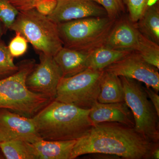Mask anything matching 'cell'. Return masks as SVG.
<instances>
[{
    "mask_svg": "<svg viewBox=\"0 0 159 159\" xmlns=\"http://www.w3.org/2000/svg\"><path fill=\"white\" fill-rule=\"evenodd\" d=\"M104 70L88 68L68 77H62L57 86L55 100L85 109L97 102Z\"/></svg>",
    "mask_w": 159,
    "mask_h": 159,
    "instance_id": "52a82bcc",
    "label": "cell"
},
{
    "mask_svg": "<svg viewBox=\"0 0 159 159\" xmlns=\"http://www.w3.org/2000/svg\"><path fill=\"white\" fill-rule=\"evenodd\" d=\"M135 51L146 62L159 69V44L144 36L139 31Z\"/></svg>",
    "mask_w": 159,
    "mask_h": 159,
    "instance_id": "ffe728a7",
    "label": "cell"
},
{
    "mask_svg": "<svg viewBox=\"0 0 159 159\" xmlns=\"http://www.w3.org/2000/svg\"><path fill=\"white\" fill-rule=\"evenodd\" d=\"M41 140L32 118L0 109V142L20 140L34 143Z\"/></svg>",
    "mask_w": 159,
    "mask_h": 159,
    "instance_id": "30bf717a",
    "label": "cell"
},
{
    "mask_svg": "<svg viewBox=\"0 0 159 159\" xmlns=\"http://www.w3.org/2000/svg\"><path fill=\"white\" fill-rule=\"evenodd\" d=\"M139 31L129 18L117 19L111 29L103 45L120 51H134Z\"/></svg>",
    "mask_w": 159,
    "mask_h": 159,
    "instance_id": "4fadbf2b",
    "label": "cell"
},
{
    "mask_svg": "<svg viewBox=\"0 0 159 159\" xmlns=\"http://www.w3.org/2000/svg\"><path fill=\"white\" fill-rule=\"evenodd\" d=\"M116 20L107 16L86 18L57 24V29L63 47L90 52L104 44Z\"/></svg>",
    "mask_w": 159,
    "mask_h": 159,
    "instance_id": "277c9868",
    "label": "cell"
},
{
    "mask_svg": "<svg viewBox=\"0 0 159 159\" xmlns=\"http://www.w3.org/2000/svg\"><path fill=\"white\" fill-rule=\"evenodd\" d=\"M105 9L111 19L117 20L125 10L122 0H93Z\"/></svg>",
    "mask_w": 159,
    "mask_h": 159,
    "instance_id": "cb8c5ba5",
    "label": "cell"
},
{
    "mask_svg": "<svg viewBox=\"0 0 159 159\" xmlns=\"http://www.w3.org/2000/svg\"><path fill=\"white\" fill-rule=\"evenodd\" d=\"M89 54V52L63 47L53 57L61 71L62 77H68L88 68Z\"/></svg>",
    "mask_w": 159,
    "mask_h": 159,
    "instance_id": "5bb4252c",
    "label": "cell"
},
{
    "mask_svg": "<svg viewBox=\"0 0 159 159\" xmlns=\"http://www.w3.org/2000/svg\"><path fill=\"white\" fill-rule=\"evenodd\" d=\"M39 55L40 62L35 64L28 75L26 86L31 92L54 100L62 74L53 56L42 53Z\"/></svg>",
    "mask_w": 159,
    "mask_h": 159,
    "instance_id": "ba28073f",
    "label": "cell"
},
{
    "mask_svg": "<svg viewBox=\"0 0 159 159\" xmlns=\"http://www.w3.org/2000/svg\"><path fill=\"white\" fill-rule=\"evenodd\" d=\"M20 11L8 0H0V21L10 29Z\"/></svg>",
    "mask_w": 159,
    "mask_h": 159,
    "instance_id": "603a6c76",
    "label": "cell"
},
{
    "mask_svg": "<svg viewBox=\"0 0 159 159\" xmlns=\"http://www.w3.org/2000/svg\"><path fill=\"white\" fill-rule=\"evenodd\" d=\"M134 25L141 34L159 44L158 3L157 2L148 6L141 18Z\"/></svg>",
    "mask_w": 159,
    "mask_h": 159,
    "instance_id": "ac0fdd59",
    "label": "cell"
},
{
    "mask_svg": "<svg viewBox=\"0 0 159 159\" xmlns=\"http://www.w3.org/2000/svg\"><path fill=\"white\" fill-rule=\"evenodd\" d=\"M151 0H122L129 12V18L135 23L142 16L150 6Z\"/></svg>",
    "mask_w": 159,
    "mask_h": 159,
    "instance_id": "7402d4cb",
    "label": "cell"
},
{
    "mask_svg": "<svg viewBox=\"0 0 159 159\" xmlns=\"http://www.w3.org/2000/svg\"><path fill=\"white\" fill-rule=\"evenodd\" d=\"M119 77L123 85L125 102L133 116L135 129L150 141L159 143V116L143 86L135 80Z\"/></svg>",
    "mask_w": 159,
    "mask_h": 159,
    "instance_id": "8992f818",
    "label": "cell"
},
{
    "mask_svg": "<svg viewBox=\"0 0 159 159\" xmlns=\"http://www.w3.org/2000/svg\"><path fill=\"white\" fill-rule=\"evenodd\" d=\"M10 30L21 34L39 54L54 57L63 47L57 24L34 8L20 11Z\"/></svg>",
    "mask_w": 159,
    "mask_h": 159,
    "instance_id": "5b68a950",
    "label": "cell"
},
{
    "mask_svg": "<svg viewBox=\"0 0 159 159\" xmlns=\"http://www.w3.org/2000/svg\"><path fill=\"white\" fill-rule=\"evenodd\" d=\"M107 16L104 8L93 0H57L56 8L48 17L57 24L86 18Z\"/></svg>",
    "mask_w": 159,
    "mask_h": 159,
    "instance_id": "8fae6325",
    "label": "cell"
},
{
    "mask_svg": "<svg viewBox=\"0 0 159 159\" xmlns=\"http://www.w3.org/2000/svg\"><path fill=\"white\" fill-rule=\"evenodd\" d=\"M5 159V157L3 155V153H2L1 151V149H0V159Z\"/></svg>",
    "mask_w": 159,
    "mask_h": 159,
    "instance_id": "f546056e",
    "label": "cell"
},
{
    "mask_svg": "<svg viewBox=\"0 0 159 159\" xmlns=\"http://www.w3.org/2000/svg\"><path fill=\"white\" fill-rule=\"evenodd\" d=\"M19 11L34 9L37 0H8Z\"/></svg>",
    "mask_w": 159,
    "mask_h": 159,
    "instance_id": "4316f807",
    "label": "cell"
},
{
    "mask_svg": "<svg viewBox=\"0 0 159 159\" xmlns=\"http://www.w3.org/2000/svg\"><path fill=\"white\" fill-rule=\"evenodd\" d=\"M35 65L34 60L23 61L18 65L17 72L0 80V109L32 118L52 100L31 92L26 86V78Z\"/></svg>",
    "mask_w": 159,
    "mask_h": 159,
    "instance_id": "3957f363",
    "label": "cell"
},
{
    "mask_svg": "<svg viewBox=\"0 0 159 159\" xmlns=\"http://www.w3.org/2000/svg\"><path fill=\"white\" fill-rule=\"evenodd\" d=\"M77 140H40L31 143L38 159H70L71 152Z\"/></svg>",
    "mask_w": 159,
    "mask_h": 159,
    "instance_id": "9a60e30c",
    "label": "cell"
},
{
    "mask_svg": "<svg viewBox=\"0 0 159 159\" xmlns=\"http://www.w3.org/2000/svg\"><path fill=\"white\" fill-rule=\"evenodd\" d=\"M90 111L54 99L32 119L43 140H77L93 125L90 119Z\"/></svg>",
    "mask_w": 159,
    "mask_h": 159,
    "instance_id": "7a4b0ae2",
    "label": "cell"
},
{
    "mask_svg": "<svg viewBox=\"0 0 159 159\" xmlns=\"http://www.w3.org/2000/svg\"><path fill=\"white\" fill-rule=\"evenodd\" d=\"M18 69V65L15 64L13 57L8 47L4 43L0 42V80L15 74Z\"/></svg>",
    "mask_w": 159,
    "mask_h": 159,
    "instance_id": "44dd1931",
    "label": "cell"
},
{
    "mask_svg": "<svg viewBox=\"0 0 159 159\" xmlns=\"http://www.w3.org/2000/svg\"><path fill=\"white\" fill-rule=\"evenodd\" d=\"M148 98L153 104L158 116H159V97L157 93L149 87H143Z\"/></svg>",
    "mask_w": 159,
    "mask_h": 159,
    "instance_id": "83f0119b",
    "label": "cell"
},
{
    "mask_svg": "<svg viewBox=\"0 0 159 159\" xmlns=\"http://www.w3.org/2000/svg\"><path fill=\"white\" fill-rule=\"evenodd\" d=\"M158 69L146 62L136 51H133L125 57L104 69L120 77H125L145 84L158 93L159 91Z\"/></svg>",
    "mask_w": 159,
    "mask_h": 159,
    "instance_id": "9c48e42d",
    "label": "cell"
},
{
    "mask_svg": "<svg viewBox=\"0 0 159 159\" xmlns=\"http://www.w3.org/2000/svg\"><path fill=\"white\" fill-rule=\"evenodd\" d=\"M0 149L6 159H38L31 143L11 140L0 142Z\"/></svg>",
    "mask_w": 159,
    "mask_h": 159,
    "instance_id": "d6986e66",
    "label": "cell"
},
{
    "mask_svg": "<svg viewBox=\"0 0 159 159\" xmlns=\"http://www.w3.org/2000/svg\"><path fill=\"white\" fill-rule=\"evenodd\" d=\"M89 117L93 125L102 122H118L134 127L132 113L125 102L111 103L97 102L91 107Z\"/></svg>",
    "mask_w": 159,
    "mask_h": 159,
    "instance_id": "7c38bea8",
    "label": "cell"
},
{
    "mask_svg": "<svg viewBox=\"0 0 159 159\" xmlns=\"http://www.w3.org/2000/svg\"><path fill=\"white\" fill-rule=\"evenodd\" d=\"M16 33V36L11 40L8 47L9 52L13 57L24 55L28 49V41L20 33Z\"/></svg>",
    "mask_w": 159,
    "mask_h": 159,
    "instance_id": "d4e9b609",
    "label": "cell"
},
{
    "mask_svg": "<svg viewBox=\"0 0 159 159\" xmlns=\"http://www.w3.org/2000/svg\"><path fill=\"white\" fill-rule=\"evenodd\" d=\"M97 102L102 103L125 102L123 85L119 76L104 70Z\"/></svg>",
    "mask_w": 159,
    "mask_h": 159,
    "instance_id": "2e32d148",
    "label": "cell"
},
{
    "mask_svg": "<svg viewBox=\"0 0 159 159\" xmlns=\"http://www.w3.org/2000/svg\"><path fill=\"white\" fill-rule=\"evenodd\" d=\"M57 4V0H37L34 9L40 13L48 16L54 11Z\"/></svg>",
    "mask_w": 159,
    "mask_h": 159,
    "instance_id": "484cf974",
    "label": "cell"
},
{
    "mask_svg": "<svg viewBox=\"0 0 159 159\" xmlns=\"http://www.w3.org/2000/svg\"><path fill=\"white\" fill-rule=\"evenodd\" d=\"M155 143L134 127L118 122H102L93 125L74 145L70 159L88 154L114 155L125 159H152Z\"/></svg>",
    "mask_w": 159,
    "mask_h": 159,
    "instance_id": "6da1fadb",
    "label": "cell"
},
{
    "mask_svg": "<svg viewBox=\"0 0 159 159\" xmlns=\"http://www.w3.org/2000/svg\"><path fill=\"white\" fill-rule=\"evenodd\" d=\"M152 159H159V147L158 146H157L152 151Z\"/></svg>",
    "mask_w": 159,
    "mask_h": 159,
    "instance_id": "f1b7e54d",
    "label": "cell"
},
{
    "mask_svg": "<svg viewBox=\"0 0 159 159\" xmlns=\"http://www.w3.org/2000/svg\"><path fill=\"white\" fill-rule=\"evenodd\" d=\"M2 33V27L1 26V22H0V37H1Z\"/></svg>",
    "mask_w": 159,
    "mask_h": 159,
    "instance_id": "4dcf8cb0",
    "label": "cell"
},
{
    "mask_svg": "<svg viewBox=\"0 0 159 159\" xmlns=\"http://www.w3.org/2000/svg\"><path fill=\"white\" fill-rule=\"evenodd\" d=\"M132 51L115 50L103 45L89 52L88 67L97 70H103L106 68L123 58Z\"/></svg>",
    "mask_w": 159,
    "mask_h": 159,
    "instance_id": "e0dca14e",
    "label": "cell"
}]
</instances>
